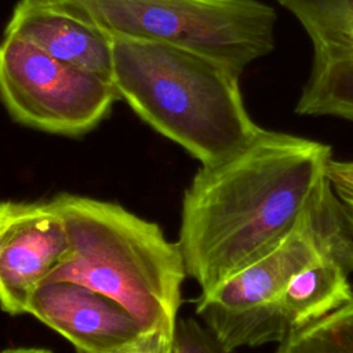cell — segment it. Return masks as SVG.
Here are the masks:
<instances>
[{
	"label": "cell",
	"mask_w": 353,
	"mask_h": 353,
	"mask_svg": "<svg viewBox=\"0 0 353 353\" xmlns=\"http://www.w3.org/2000/svg\"><path fill=\"white\" fill-rule=\"evenodd\" d=\"M332 149L261 128L233 156L201 165L182 201L178 245L205 292L274 250L325 181Z\"/></svg>",
	"instance_id": "obj_1"
},
{
	"label": "cell",
	"mask_w": 353,
	"mask_h": 353,
	"mask_svg": "<svg viewBox=\"0 0 353 353\" xmlns=\"http://www.w3.org/2000/svg\"><path fill=\"white\" fill-rule=\"evenodd\" d=\"M108 34L120 99L201 165L233 156L259 132L244 105L241 74L228 65L188 48Z\"/></svg>",
	"instance_id": "obj_2"
},
{
	"label": "cell",
	"mask_w": 353,
	"mask_h": 353,
	"mask_svg": "<svg viewBox=\"0 0 353 353\" xmlns=\"http://www.w3.org/2000/svg\"><path fill=\"white\" fill-rule=\"evenodd\" d=\"M70 250L46 281L69 280L123 305L149 332L171 339L188 276L178 243L119 204L61 193Z\"/></svg>",
	"instance_id": "obj_3"
},
{
	"label": "cell",
	"mask_w": 353,
	"mask_h": 353,
	"mask_svg": "<svg viewBox=\"0 0 353 353\" xmlns=\"http://www.w3.org/2000/svg\"><path fill=\"white\" fill-rule=\"evenodd\" d=\"M350 245L345 216L330 181L321 183L292 232L270 252L196 299L204 325L230 350L281 342L280 298L301 269L327 251Z\"/></svg>",
	"instance_id": "obj_4"
},
{
	"label": "cell",
	"mask_w": 353,
	"mask_h": 353,
	"mask_svg": "<svg viewBox=\"0 0 353 353\" xmlns=\"http://www.w3.org/2000/svg\"><path fill=\"white\" fill-rule=\"evenodd\" d=\"M110 34L208 55L241 74L276 47L277 14L261 0H47Z\"/></svg>",
	"instance_id": "obj_5"
},
{
	"label": "cell",
	"mask_w": 353,
	"mask_h": 353,
	"mask_svg": "<svg viewBox=\"0 0 353 353\" xmlns=\"http://www.w3.org/2000/svg\"><path fill=\"white\" fill-rule=\"evenodd\" d=\"M0 99L17 123L74 137L95 128L120 97L110 79L62 62L23 37L4 32Z\"/></svg>",
	"instance_id": "obj_6"
},
{
	"label": "cell",
	"mask_w": 353,
	"mask_h": 353,
	"mask_svg": "<svg viewBox=\"0 0 353 353\" xmlns=\"http://www.w3.org/2000/svg\"><path fill=\"white\" fill-rule=\"evenodd\" d=\"M70 250L63 215L55 200L0 201V307L26 313L33 291Z\"/></svg>",
	"instance_id": "obj_7"
},
{
	"label": "cell",
	"mask_w": 353,
	"mask_h": 353,
	"mask_svg": "<svg viewBox=\"0 0 353 353\" xmlns=\"http://www.w3.org/2000/svg\"><path fill=\"white\" fill-rule=\"evenodd\" d=\"M301 23L313 47L295 112L353 123V0H273Z\"/></svg>",
	"instance_id": "obj_8"
},
{
	"label": "cell",
	"mask_w": 353,
	"mask_h": 353,
	"mask_svg": "<svg viewBox=\"0 0 353 353\" xmlns=\"http://www.w3.org/2000/svg\"><path fill=\"white\" fill-rule=\"evenodd\" d=\"M26 313L72 342L77 353H123L154 335L114 299L69 280L41 283Z\"/></svg>",
	"instance_id": "obj_9"
},
{
	"label": "cell",
	"mask_w": 353,
	"mask_h": 353,
	"mask_svg": "<svg viewBox=\"0 0 353 353\" xmlns=\"http://www.w3.org/2000/svg\"><path fill=\"white\" fill-rule=\"evenodd\" d=\"M4 32L15 33L48 55L112 80L109 34L47 0H19Z\"/></svg>",
	"instance_id": "obj_10"
},
{
	"label": "cell",
	"mask_w": 353,
	"mask_h": 353,
	"mask_svg": "<svg viewBox=\"0 0 353 353\" xmlns=\"http://www.w3.org/2000/svg\"><path fill=\"white\" fill-rule=\"evenodd\" d=\"M350 245H342L327 251L295 273L280 298V310L288 334L350 301Z\"/></svg>",
	"instance_id": "obj_11"
},
{
	"label": "cell",
	"mask_w": 353,
	"mask_h": 353,
	"mask_svg": "<svg viewBox=\"0 0 353 353\" xmlns=\"http://www.w3.org/2000/svg\"><path fill=\"white\" fill-rule=\"evenodd\" d=\"M273 353H353V296L324 317L290 332Z\"/></svg>",
	"instance_id": "obj_12"
},
{
	"label": "cell",
	"mask_w": 353,
	"mask_h": 353,
	"mask_svg": "<svg viewBox=\"0 0 353 353\" xmlns=\"http://www.w3.org/2000/svg\"><path fill=\"white\" fill-rule=\"evenodd\" d=\"M170 353H234L194 319L176 320Z\"/></svg>",
	"instance_id": "obj_13"
},
{
	"label": "cell",
	"mask_w": 353,
	"mask_h": 353,
	"mask_svg": "<svg viewBox=\"0 0 353 353\" xmlns=\"http://www.w3.org/2000/svg\"><path fill=\"white\" fill-rule=\"evenodd\" d=\"M325 175L345 216L350 237V262L353 270V160L338 161L331 159L328 161Z\"/></svg>",
	"instance_id": "obj_14"
},
{
	"label": "cell",
	"mask_w": 353,
	"mask_h": 353,
	"mask_svg": "<svg viewBox=\"0 0 353 353\" xmlns=\"http://www.w3.org/2000/svg\"><path fill=\"white\" fill-rule=\"evenodd\" d=\"M171 339L161 335H149L141 345L123 353H170Z\"/></svg>",
	"instance_id": "obj_15"
},
{
	"label": "cell",
	"mask_w": 353,
	"mask_h": 353,
	"mask_svg": "<svg viewBox=\"0 0 353 353\" xmlns=\"http://www.w3.org/2000/svg\"><path fill=\"white\" fill-rule=\"evenodd\" d=\"M0 353H52V352L43 347H14V349L0 350Z\"/></svg>",
	"instance_id": "obj_16"
}]
</instances>
